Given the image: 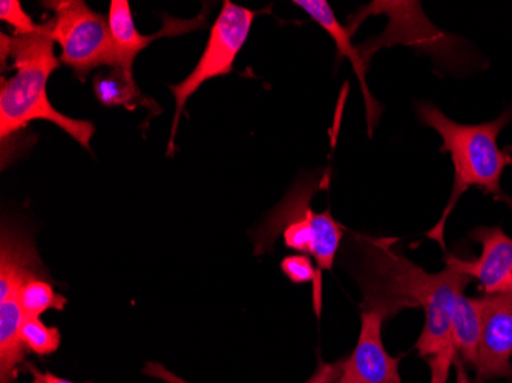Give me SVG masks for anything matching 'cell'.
<instances>
[{
  "mask_svg": "<svg viewBox=\"0 0 512 383\" xmlns=\"http://www.w3.org/2000/svg\"><path fill=\"white\" fill-rule=\"evenodd\" d=\"M20 336L25 348L36 353L37 356L56 353L62 342L59 328L48 327L45 322L40 321V318H25Z\"/></svg>",
  "mask_w": 512,
  "mask_h": 383,
  "instance_id": "2e32d148",
  "label": "cell"
},
{
  "mask_svg": "<svg viewBox=\"0 0 512 383\" xmlns=\"http://www.w3.org/2000/svg\"><path fill=\"white\" fill-rule=\"evenodd\" d=\"M396 239L370 241L371 278L384 285L411 307L425 310V325L417 339L416 348L424 359L456 351L451 334V308L459 293L465 292L473 281L471 276L445 264L440 273H427L401 253L394 252L391 244Z\"/></svg>",
  "mask_w": 512,
  "mask_h": 383,
  "instance_id": "7a4b0ae2",
  "label": "cell"
},
{
  "mask_svg": "<svg viewBox=\"0 0 512 383\" xmlns=\"http://www.w3.org/2000/svg\"><path fill=\"white\" fill-rule=\"evenodd\" d=\"M94 94L100 105L105 108L128 109L145 105L146 97L135 83L134 73H126L123 69H111L106 73L97 74L94 79Z\"/></svg>",
  "mask_w": 512,
  "mask_h": 383,
  "instance_id": "5bb4252c",
  "label": "cell"
},
{
  "mask_svg": "<svg viewBox=\"0 0 512 383\" xmlns=\"http://www.w3.org/2000/svg\"><path fill=\"white\" fill-rule=\"evenodd\" d=\"M53 37L48 22L42 23L30 36L0 37L2 68L7 59L16 74L0 80V138L7 143L14 134L27 128L31 122L46 120L59 126L86 151H91V140L96 126L88 120H77L57 111L48 97V80L60 68V59L54 53Z\"/></svg>",
  "mask_w": 512,
  "mask_h": 383,
  "instance_id": "6da1fadb",
  "label": "cell"
},
{
  "mask_svg": "<svg viewBox=\"0 0 512 383\" xmlns=\"http://www.w3.org/2000/svg\"><path fill=\"white\" fill-rule=\"evenodd\" d=\"M281 272L286 275L293 284H315L318 278V270L313 266L312 258L309 255H289L281 261Z\"/></svg>",
  "mask_w": 512,
  "mask_h": 383,
  "instance_id": "ac0fdd59",
  "label": "cell"
},
{
  "mask_svg": "<svg viewBox=\"0 0 512 383\" xmlns=\"http://www.w3.org/2000/svg\"><path fill=\"white\" fill-rule=\"evenodd\" d=\"M361 333L355 351L342 362L336 383H402L399 374L401 357H393L382 342L385 319L411 307L410 302L388 292L384 285L368 278L362 287Z\"/></svg>",
  "mask_w": 512,
  "mask_h": 383,
  "instance_id": "8992f818",
  "label": "cell"
},
{
  "mask_svg": "<svg viewBox=\"0 0 512 383\" xmlns=\"http://www.w3.org/2000/svg\"><path fill=\"white\" fill-rule=\"evenodd\" d=\"M20 308L27 318H40L48 310L62 311L66 298L54 290L48 275L33 276L17 290Z\"/></svg>",
  "mask_w": 512,
  "mask_h": 383,
  "instance_id": "9a60e30c",
  "label": "cell"
},
{
  "mask_svg": "<svg viewBox=\"0 0 512 383\" xmlns=\"http://www.w3.org/2000/svg\"><path fill=\"white\" fill-rule=\"evenodd\" d=\"M342 361L333 362V364H325L319 361L315 374L307 380L306 383H336L342 373Z\"/></svg>",
  "mask_w": 512,
  "mask_h": 383,
  "instance_id": "ffe728a7",
  "label": "cell"
},
{
  "mask_svg": "<svg viewBox=\"0 0 512 383\" xmlns=\"http://www.w3.org/2000/svg\"><path fill=\"white\" fill-rule=\"evenodd\" d=\"M0 19L13 28L14 36H30L39 30L30 14L23 10L19 0H2L0 2Z\"/></svg>",
  "mask_w": 512,
  "mask_h": 383,
  "instance_id": "e0dca14e",
  "label": "cell"
},
{
  "mask_svg": "<svg viewBox=\"0 0 512 383\" xmlns=\"http://www.w3.org/2000/svg\"><path fill=\"white\" fill-rule=\"evenodd\" d=\"M25 313L20 308L17 295L0 299V382L11 383L17 377L19 365L25 356L22 342L23 321Z\"/></svg>",
  "mask_w": 512,
  "mask_h": 383,
  "instance_id": "4fadbf2b",
  "label": "cell"
},
{
  "mask_svg": "<svg viewBox=\"0 0 512 383\" xmlns=\"http://www.w3.org/2000/svg\"><path fill=\"white\" fill-rule=\"evenodd\" d=\"M293 5L306 11L310 19L318 23L319 27L324 28L325 33L335 40L336 48H338V59H348L352 62L353 69H355L356 76H358L359 83H361L365 105H367L368 128L371 132V129L379 120V105L371 97L367 82H365V73H367L368 66L365 63L364 54L350 42L353 34L348 31V28L342 27L336 19L329 2H325V0H295Z\"/></svg>",
  "mask_w": 512,
  "mask_h": 383,
  "instance_id": "8fae6325",
  "label": "cell"
},
{
  "mask_svg": "<svg viewBox=\"0 0 512 383\" xmlns=\"http://www.w3.org/2000/svg\"><path fill=\"white\" fill-rule=\"evenodd\" d=\"M453 365L456 368V383H471L470 377L467 374V368H465V364L460 361L459 357L456 356Z\"/></svg>",
  "mask_w": 512,
  "mask_h": 383,
  "instance_id": "603a6c76",
  "label": "cell"
},
{
  "mask_svg": "<svg viewBox=\"0 0 512 383\" xmlns=\"http://www.w3.org/2000/svg\"><path fill=\"white\" fill-rule=\"evenodd\" d=\"M512 293L483 296L476 383L512 380Z\"/></svg>",
  "mask_w": 512,
  "mask_h": 383,
  "instance_id": "ba28073f",
  "label": "cell"
},
{
  "mask_svg": "<svg viewBox=\"0 0 512 383\" xmlns=\"http://www.w3.org/2000/svg\"><path fill=\"white\" fill-rule=\"evenodd\" d=\"M319 187V181L312 180L302 181L293 187L283 203L270 212L255 238L256 255L270 252L281 233L287 249L316 259L318 278L313 284V308L318 318L322 310V272L333 269L342 239V226L332 217L330 209L315 213L310 207Z\"/></svg>",
  "mask_w": 512,
  "mask_h": 383,
  "instance_id": "277c9868",
  "label": "cell"
},
{
  "mask_svg": "<svg viewBox=\"0 0 512 383\" xmlns=\"http://www.w3.org/2000/svg\"><path fill=\"white\" fill-rule=\"evenodd\" d=\"M256 14H258L256 11L240 7L230 0L223 2L220 16L212 25L211 34H209V40H207L200 62L183 82L169 86L175 97V115L168 155L174 154L175 134H177L184 106L203 83L217 79V77L227 76L234 71L235 60L243 50V46L246 45Z\"/></svg>",
  "mask_w": 512,
  "mask_h": 383,
  "instance_id": "52a82bcc",
  "label": "cell"
},
{
  "mask_svg": "<svg viewBox=\"0 0 512 383\" xmlns=\"http://www.w3.org/2000/svg\"><path fill=\"white\" fill-rule=\"evenodd\" d=\"M30 370L33 371L34 376H36V379L39 380L40 383H74L62 379V377L54 376V374L51 373H39L33 365H30Z\"/></svg>",
  "mask_w": 512,
  "mask_h": 383,
  "instance_id": "7402d4cb",
  "label": "cell"
},
{
  "mask_svg": "<svg viewBox=\"0 0 512 383\" xmlns=\"http://www.w3.org/2000/svg\"><path fill=\"white\" fill-rule=\"evenodd\" d=\"M108 27L114 40L115 50L119 54L120 68L126 73H134V62L138 54L146 50L154 40L160 37L180 36L189 31L204 27V13L194 20L165 19V27L154 36H143L135 27L131 5L128 0H112L109 5Z\"/></svg>",
  "mask_w": 512,
  "mask_h": 383,
  "instance_id": "30bf717a",
  "label": "cell"
},
{
  "mask_svg": "<svg viewBox=\"0 0 512 383\" xmlns=\"http://www.w3.org/2000/svg\"><path fill=\"white\" fill-rule=\"evenodd\" d=\"M483 296L470 298L459 293L451 308V334L457 357L465 367L476 368L482 331Z\"/></svg>",
  "mask_w": 512,
  "mask_h": 383,
  "instance_id": "7c38bea8",
  "label": "cell"
},
{
  "mask_svg": "<svg viewBox=\"0 0 512 383\" xmlns=\"http://www.w3.org/2000/svg\"><path fill=\"white\" fill-rule=\"evenodd\" d=\"M416 109L422 125L434 129L444 140L440 152L450 154L453 160L454 184L450 200L439 223L427 233L428 238L434 239L445 250V223L465 192L471 187H479L485 194L502 195L500 178L506 167L512 166V154L509 149L499 148L497 138L511 123L512 108L493 122L480 125L456 123L430 102L417 103Z\"/></svg>",
  "mask_w": 512,
  "mask_h": 383,
  "instance_id": "3957f363",
  "label": "cell"
},
{
  "mask_svg": "<svg viewBox=\"0 0 512 383\" xmlns=\"http://www.w3.org/2000/svg\"><path fill=\"white\" fill-rule=\"evenodd\" d=\"M456 356V351H451V353L439 354V356H434L430 357V359H427L431 370L430 383H448L451 365H453Z\"/></svg>",
  "mask_w": 512,
  "mask_h": 383,
  "instance_id": "d6986e66",
  "label": "cell"
},
{
  "mask_svg": "<svg viewBox=\"0 0 512 383\" xmlns=\"http://www.w3.org/2000/svg\"><path fill=\"white\" fill-rule=\"evenodd\" d=\"M146 373L152 374V376H158L160 379L166 380V382L186 383L178 379V377H175L174 374L169 373V371L165 370L161 365L149 364L148 367H146Z\"/></svg>",
  "mask_w": 512,
  "mask_h": 383,
  "instance_id": "44dd1931",
  "label": "cell"
},
{
  "mask_svg": "<svg viewBox=\"0 0 512 383\" xmlns=\"http://www.w3.org/2000/svg\"><path fill=\"white\" fill-rule=\"evenodd\" d=\"M497 198H500V200L505 201V203L508 204V206L511 207V210H512V200H511V198L508 197V195L502 194V195H500V197H497Z\"/></svg>",
  "mask_w": 512,
  "mask_h": 383,
  "instance_id": "cb8c5ba5",
  "label": "cell"
},
{
  "mask_svg": "<svg viewBox=\"0 0 512 383\" xmlns=\"http://www.w3.org/2000/svg\"><path fill=\"white\" fill-rule=\"evenodd\" d=\"M43 5L53 11L46 22L54 43L60 46V63L73 69L77 79L83 82L100 66L120 68L108 19L102 14L83 0H53Z\"/></svg>",
  "mask_w": 512,
  "mask_h": 383,
  "instance_id": "5b68a950",
  "label": "cell"
},
{
  "mask_svg": "<svg viewBox=\"0 0 512 383\" xmlns=\"http://www.w3.org/2000/svg\"><path fill=\"white\" fill-rule=\"evenodd\" d=\"M470 238L482 244V255L477 259L448 255L445 264L476 279L485 295L512 293V238L502 227H477Z\"/></svg>",
  "mask_w": 512,
  "mask_h": 383,
  "instance_id": "9c48e42d",
  "label": "cell"
}]
</instances>
